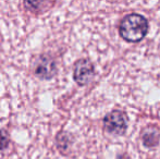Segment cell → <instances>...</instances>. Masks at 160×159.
<instances>
[{"mask_svg": "<svg viewBox=\"0 0 160 159\" xmlns=\"http://www.w3.org/2000/svg\"><path fill=\"white\" fill-rule=\"evenodd\" d=\"M148 32V21L143 15L132 13L123 17L119 26V33L124 40L130 42H139Z\"/></svg>", "mask_w": 160, "mask_h": 159, "instance_id": "cell-1", "label": "cell"}, {"mask_svg": "<svg viewBox=\"0 0 160 159\" xmlns=\"http://www.w3.org/2000/svg\"><path fill=\"white\" fill-rule=\"evenodd\" d=\"M103 127L110 134L123 135L128 129V118L124 112L113 110L108 113L103 119Z\"/></svg>", "mask_w": 160, "mask_h": 159, "instance_id": "cell-2", "label": "cell"}, {"mask_svg": "<svg viewBox=\"0 0 160 159\" xmlns=\"http://www.w3.org/2000/svg\"><path fill=\"white\" fill-rule=\"evenodd\" d=\"M95 69L94 64L88 59H80L74 64L73 77L80 86L88 84L94 77Z\"/></svg>", "mask_w": 160, "mask_h": 159, "instance_id": "cell-3", "label": "cell"}, {"mask_svg": "<svg viewBox=\"0 0 160 159\" xmlns=\"http://www.w3.org/2000/svg\"><path fill=\"white\" fill-rule=\"evenodd\" d=\"M57 73V66L53 59L42 56L35 64V75L42 80H49Z\"/></svg>", "mask_w": 160, "mask_h": 159, "instance_id": "cell-4", "label": "cell"}, {"mask_svg": "<svg viewBox=\"0 0 160 159\" xmlns=\"http://www.w3.org/2000/svg\"><path fill=\"white\" fill-rule=\"evenodd\" d=\"M142 140H143V144L146 147H154L158 145L160 140V133L158 129L154 127H146L142 134Z\"/></svg>", "mask_w": 160, "mask_h": 159, "instance_id": "cell-5", "label": "cell"}, {"mask_svg": "<svg viewBox=\"0 0 160 159\" xmlns=\"http://www.w3.org/2000/svg\"><path fill=\"white\" fill-rule=\"evenodd\" d=\"M9 143H10V138H9L8 133L3 130H0V152L8 148Z\"/></svg>", "mask_w": 160, "mask_h": 159, "instance_id": "cell-6", "label": "cell"}]
</instances>
